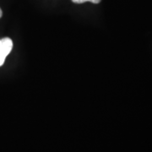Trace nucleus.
I'll return each instance as SVG.
<instances>
[{
	"label": "nucleus",
	"instance_id": "2",
	"mask_svg": "<svg viewBox=\"0 0 152 152\" xmlns=\"http://www.w3.org/2000/svg\"><path fill=\"white\" fill-rule=\"evenodd\" d=\"M72 1L75 4H83L86 2H90V0H72Z\"/></svg>",
	"mask_w": 152,
	"mask_h": 152
},
{
	"label": "nucleus",
	"instance_id": "1",
	"mask_svg": "<svg viewBox=\"0 0 152 152\" xmlns=\"http://www.w3.org/2000/svg\"><path fill=\"white\" fill-rule=\"evenodd\" d=\"M13 48V42L10 38L5 37L1 40L0 43V67L4 64L6 57L10 53Z\"/></svg>",
	"mask_w": 152,
	"mask_h": 152
},
{
	"label": "nucleus",
	"instance_id": "3",
	"mask_svg": "<svg viewBox=\"0 0 152 152\" xmlns=\"http://www.w3.org/2000/svg\"><path fill=\"white\" fill-rule=\"evenodd\" d=\"M90 2H91L93 4H99L101 2V0H90Z\"/></svg>",
	"mask_w": 152,
	"mask_h": 152
},
{
	"label": "nucleus",
	"instance_id": "5",
	"mask_svg": "<svg viewBox=\"0 0 152 152\" xmlns=\"http://www.w3.org/2000/svg\"><path fill=\"white\" fill-rule=\"evenodd\" d=\"M0 43H1V40H0Z\"/></svg>",
	"mask_w": 152,
	"mask_h": 152
},
{
	"label": "nucleus",
	"instance_id": "4",
	"mask_svg": "<svg viewBox=\"0 0 152 152\" xmlns=\"http://www.w3.org/2000/svg\"><path fill=\"white\" fill-rule=\"evenodd\" d=\"M2 15H3V12H2V10L0 9V18L2 17Z\"/></svg>",
	"mask_w": 152,
	"mask_h": 152
}]
</instances>
